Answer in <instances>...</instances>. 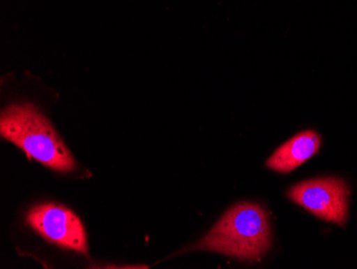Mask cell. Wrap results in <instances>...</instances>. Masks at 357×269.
Instances as JSON below:
<instances>
[{
	"label": "cell",
	"instance_id": "6da1fadb",
	"mask_svg": "<svg viewBox=\"0 0 357 269\" xmlns=\"http://www.w3.org/2000/svg\"><path fill=\"white\" fill-rule=\"evenodd\" d=\"M272 246L268 216L261 205L242 202L225 212L214 228L188 250L222 253L248 262H257Z\"/></svg>",
	"mask_w": 357,
	"mask_h": 269
},
{
	"label": "cell",
	"instance_id": "7a4b0ae2",
	"mask_svg": "<svg viewBox=\"0 0 357 269\" xmlns=\"http://www.w3.org/2000/svg\"><path fill=\"white\" fill-rule=\"evenodd\" d=\"M0 134L28 157L58 172H72L76 163L51 122L31 103H16L3 110Z\"/></svg>",
	"mask_w": 357,
	"mask_h": 269
},
{
	"label": "cell",
	"instance_id": "3957f363",
	"mask_svg": "<svg viewBox=\"0 0 357 269\" xmlns=\"http://www.w3.org/2000/svg\"><path fill=\"white\" fill-rule=\"evenodd\" d=\"M287 196L322 220L346 226L350 189L344 180L319 177L305 180L289 188Z\"/></svg>",
	"mask_w": 357,
	"mask_h": 269
},
{
	"label": "cell",
	"instance_id": "277c9868",
	"mask_svg": "<svg viewBox=\"0 0 357 269\" xmlns=\"http://www.w3.org/2000/svg\"><path fill=\"white\" fill-rule=\"evenodd\" d=\"M26 221L47 242L87 254L85 228L79 218L69 208L52 203L38 205L29 210Z\"/></svg>",
	"mask_w": 357,
	"mask_h": 269
},
{
	"label": "cell",
	"instance_id": "5b68a950",
	"mask_svg": "<svg viewBox=\"0 0 357 269\" xmlns=\"http://www.w3.org/2000/svg\"><path fill=\"white\" fill-rule=\"evenodd\" d=\"M321 143V136L314 130L301 132L275 150L266 166L275 172L288 174L318 154Z\"/></svg>",
	"mask_w": 357,
	"mask_h": 269
}]
</instances>
